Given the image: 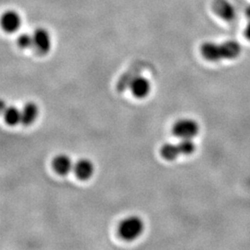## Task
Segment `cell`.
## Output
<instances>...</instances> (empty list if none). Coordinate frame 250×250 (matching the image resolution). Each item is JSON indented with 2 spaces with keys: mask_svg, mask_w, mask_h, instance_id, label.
<instances>
[{
  "mask_svg": "<svg viewBox=\"0 0 250 250\" xmlns=\"http://www.w3.org/2000/svg\"><path fill=\"white\" fill-rule=\"evenodd\" d=\"M200 51L206 60L219 62L222 60H233L241 54V45L236 41H225L222 44L206 42L201 45Z\"/></svg>",
  "mask_w": 250,
  "mask_h": 250,
  "instance_id": "6da1fadb",
  "label": "cell"
},
{
  "mask_svg": "<svg viewBox=\"0 0 250 250\" xmlns=\"http://www.w3.org/2000/svg\"><path fill=\"white\" fill-rule=\"evenodd\" d=\"M143 221L138 216H129L125 218L118 225V233L126 241H133L138 238L144 231Z\"/></svg>",
  "mask_w": 250,
  "mask_h": 250,
  "instance_id": "7a4b0ae2",
  "label": "cell"
},
{
  "mask_svg": "<svg viewBox=\"0 0 250 250\" xmlns=\"http://www.w3.org/2000/svg\"><path fill=\"white\" fill-rule=\"evenodd\" d=\"M172 133L181 139H193L199 133V125L192 119H181L172 126Z\"/></svg>",
  "mask_w": 250,
  "mask_h": 250,
  "instance_id": "3957f363",
  "label": "cell"
},
{
  "mask_svg": "<svg viewBox=\"0 0 250 250\" xmlns=\"http://www.w3.org/2000/svg\"><path fill=\"white\" fill-rule=\"evenodd\" d=\"M34 48L40 55L48 53L51 48V37L49 33L44 28H38L33 34Z\"/></svg>",
  "mask_w": 250,
  "mask_h": 250,
  "instance_id": "277c9868",
  "label": "cell"
},
{
  "mask_svg": "<svg viewBox=\"0 0 250 250\" xmlns=\"http://www.w3.org/2000/svg\"><path fill=\"white\" fill-rule=\"evenodd\" d=\"M212 9L219 17L227 21H231L235 18V9L232 6V3H230L228 0H214L212 4Z\"/></svg>",
  "mask_w": 250,
  "mask_h": 250,
  "instance_id": "5b68a950",
  "label": "cell"
},
{
  "mask_svg": "<svg viewBox=\"0 0 250 250\" xmlns=\"http://www.w3.org/2000/svg\"><path fill=\"white\" fill-rule=\"evenodd\" d=\"M150 82L143 76H136L130 83V90L137 99L146 98L150 92Z\"/></svg>",
  "mask_w": 250,
  "mask_h": 250,
  "instance_id": "8992f818",
  "label": "cell"
},
{
  "mask_svg": "<svg viewBox=\"0 0 250 250\" xmlns=\"http://www.w3.org/2000/svg\"><path fill=\"white\" fill-rule=\"evenodd\" d=\"M21 24V19L15 10H8L4 12L1 18V25L5 32L14 33L18 31Z\"/></svg>",
  "mask_w": 250,
  "mask_h": 250,
  "instance_id": "52a82bcc",
  "label": "cell"
},
{
  "mask_svg": "<svg viewBox=\"0 0 250 250\" xmlns=\"http://www.w3.org/2000/svg\"><path fill=\"white\" fill-rule=\"evenodd\" d=\"M74 173L77 178L85 181L92 177L94 173V164L87 159H81L73 166Z\"/></svg>",
  "mask_w": 250,
  "mask_h": 250,
  "instance_id": "ba28073f",
  "label": "cell"
},
{
  "mask_svg": "<svg viewBox=\"0 0 250 250\" xmlns=\"http://www.w3.org/2000/svg\"><path fill=\"white\" fill-rule=\"evenodd\" d=\"M53 169L57 173L65 175L68 174L73 169L72 160L67 155H59L53 160L52 162Z\"/></svg>",
  "mask_w": 250,
  "mask_h": 250,
  "instance_id": "9c48e42d",
  "label": "cell"
},
{
  "mask_svg": "<svg viewBox=\"0 0 250 250\" xmlns=\"http://www.w3.org/2000/svg\"><path fill=\"white\" fill-rule=\"evenodd\" d=\"M38 116V107L35 103L29 102L21 109V124L25 126L31 125Z\"/></svg>",
  "mask_w": 250,
  "mask_h": 250,
  "instance_id": "30bf717a",
  "label": "cell"
},
{
  "mask_svg": "<svg viewBox=\"0 0 250 250\" xmlns=\"http://www.w3.org/2000/svg\"><path fill=\"white\" fill-rule=\"evenodd\" d=\"M3 113L5 122L10 126H15L21 123V110L18 107L14 106L7 107L3 110Z\"/></svg>",
  "mask_w": 250,
  "mask_h": 250,
  "instance_id": "8fae6325",
  "label": "cell"
},
{
  "mask_svg": "<svg viewBox=\"0 0 250 250\" xmlns=\"http://www.w3.org/2000/svg\"><path fill=\"white\" fill-rule=\"evenodd\" d=\"M161 154L162 158L167 161H173L181 155L178 144H164L161 148Z\"/></svg>",
  "mask_w": 250,
  "mask_h": 250,
  "instance_id": "7c38bea8",
  "label": "cell"
},
{
  "mask_svg": "<svg viewBox=\"0 0 250 250\" xmlns=\"http://www.w3.org/2000/svg\"><path fill=\"white\" fill-rule=\"evenodd\" d=\"M178 146L183 155H191L196 150V144L192 139H181Z\"/></svg>",
  "mask_w": 250,
  "mask_h": 250,
  "instance_id": "4fadbf2b",
  "label": "cell"
},
{
  "mask_svg": "<svg viewBox=\"0 0 250 250\" xmlns=\"http://www.w3.org/2000/svg\"><path fill=\"white\" fill-rule=\"evenodd\" d=\"M18 45L21 49H28L30 47L34 46V37L33 35L30 34H21L19 36L18 40H17Z\"/></svg>",
  "mask_w": 250,
  "mask_h": 250,
  "instance_id": "5bb4252c",
  "label": "cell"
},
{
  "mask_svg": "<svg viewBox=\"0 0 250 250\" xmlns=\"http://www.w3.org/2000/svg\"><path fill=\"white\" fill-rule=\"evenodd\" d=\"M245 36L249 40H250V22L247 25L246 29H245Z\"/></svg>",
  "mask_w": 250,
  "mask_h": 250,
  "instance_id": "9a60e30c",
  "label": "cell"
},
{
  "mask_svg": "<svg viewBox=\"0 0 250 250\" xmlns=\"http://www.w3.org/2000/svg\"><path fill=\"white\" fill-rule=\"evenodd\" d=\"M246 14H247L248 18L250 19V7H248V8H247V10H246Z\"/></svg>",
  "mask_w": 250,
  "mask_h": 250,
  "instance_id": "2e32d148",
  "label": "cell"
}]
</instances>
